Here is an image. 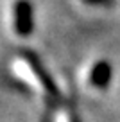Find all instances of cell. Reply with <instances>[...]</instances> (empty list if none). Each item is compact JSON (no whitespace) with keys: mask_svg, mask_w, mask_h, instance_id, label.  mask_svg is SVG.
<instances>
[{"mask_svg":"<svg viewBox=\"0 0 120 122\" xmlns=\"http://www.w3.org/2000/svg\"><path fill=\"white\" fill-rule=\"evenodd\" d=\"M111 79H113V66L109 61L106 59H100L97 61L90 70V84L99 90H104L111 84Z\"/></svg>","mask_w":120,"mask_h":122,"instance_id":"3957f363","label":"cell"},{"mask_svg":"<svg viewBox=\"0 0 120 122\" xmlns=\"http://www.w3.org/2000/svg\"><path fill=\"white\" fill-rule=\"evenodd\" d=\"M83 2H86V4H102L106 0H83Z\"/></svg>","mask_w":120,"mask_h":122,"instance_id":"277c9868","label":"cell"},{"mask_svg":"<svg viewBox=\"0 0 120 122\" xmlns=\"http://www.w3.org/2000/svg\"><path fill=\"white\" fill-rule=\"evenodd\" d=\"M13 25L20 38H27L34 30V9L29 0H16L13 9Z\"/></svg>","mask_w":120,"mask_h":122,"instance_id":"6da1fadb","label":"cell"},{"mask_svg":"<svg viewBox=\"0 0 120 122\" xmlns=\"http://www.w3.org/2000/svg\"><path fill=\"white\" fill-rule=\"evenodd\" d=\"M23 61H25V65L30 68V72L34 74V77L38 79V83L41 84V88L49 93V95H57V86L56 83L52 81V77L47 74V70L43 68V65L40 63V59H38L36 56H32V54L25 52L23 54Z\"/></svg>","mask_w":120,"mask_h":122,"instance_id":"7a4b0ae2","label":"cell"}]
</instances>
